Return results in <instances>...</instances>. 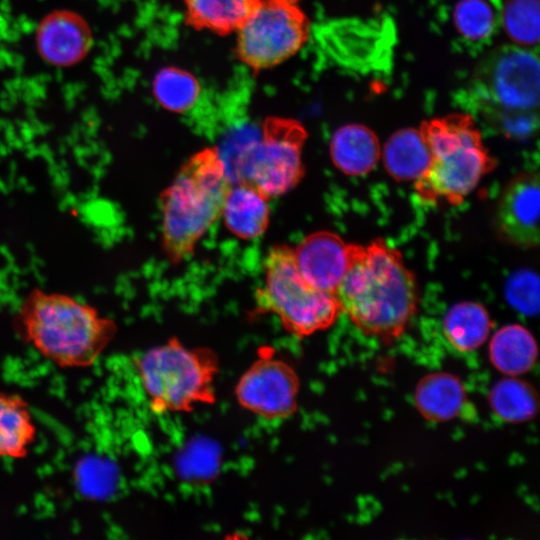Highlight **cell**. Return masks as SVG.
Returning <instances> with one entry per match:
<instances>
[{"mask_svg": "<svg viewBox=\"0 0 540 540\" xmlns=\"http://www.w3.org/2000/svg\"><path fill=\"white\" fill-rule=\"evenodd\" d=\"M258 0H184L188 23L217 34L236 32Z\"/></svg>", "mask_w": 540, "mask_h": 540, "instance_id": "obj_21", "label": "cell"}, {"mask_svg": "<svg viewBox=\"0 0 540 540\" xmlns=\"http://www.w3.org/2000/svg\"><path fill=\"white\" fill-rule=\"evenodd\" d=\"M334 166L348 176L370 173L381 158L376 134L361 124H347L335 131L330 141Z\"/></svg>", "mask_w": 540, "mask_h": 540, "instance_id": "obj_14", "label": "cell"}, {"mask_svg": "<svg viewBox=\"0 0 540 540\" xmlns=\"http://www.w3.org/2000/svg\"><path fill=\"white\" fill-rule=\"evenodd\" d=\"M308 32L307 17L296 2L258 0L235 32L237 55L251 69H269L294 56Z\"/></svg>", "mask_w": 540, "mask_h": 540, "instance_id": "obj_8", "label": "cell"}, {"mask_svg": "<svg viewBox=\"0 0 540 540\" xmlns=\"http://www.w3.org/2000/svg\"><path fill=\"white\" fill-rule=\"evenodd\" d=\"M539 61L537 56L520 47L498 52L485 76V88L501 110V118L532 113L539 101Z\"/></svg>", "mask_w": 540, "mask_h": 540, "instance_id": "obj_10", "label": "cell"}, {"mask_svg": "<svg viewBox=\"0 0 540 540\" xmlns=\"http://www.w3.org/2000/svg\"><path fill=\"white\" fill-rule=\"evenodd\" d=\"M419 130L429 149L430 163L413 183L424 202L459 205L497 166L468 115L431 119Z\"/></svg>", "mask_w": 540, "mask_h": 540, "instance_id": "obj_4", "label": "cell"}, {"mask_svg": "<svg viewBox=\"0 0 540 540\" xmlns=\"http://www.w3.org/2000/svg\"><path fill=\"white\" fill-rule=\"evenodd\" d=\"M36 435L28 402L19 394L0 391V458H25Z\"/></svg>", "mask_w": 540, "mask_h": 540, "instance_id": "obj_16", "label": "cell"}, {"mask_svg": "<svg viewBox=\"0 0 540 540\" xmlns=\"http://www.w3.org/2000/svg\"><path fill=\"white\" fill-rule=\"evenodd\" d=\"M219 357L207 347H188L177 338L152 347L135 359L151 408L157 413L191 412L216 401Z\"/></svg>", "mask_w": 540, "mask_h": 540, "instance_id": "obj_5", "label": "cell"}, {"mask_svg": "<svg viewBox=\"0 0 540 540\" xmlns=\"http://www.w3.org/2000/svg\"><path fill=\"white\" fill-rule=\"evenodd\" d=\"M453 20L460 35L473 42L485 40L495 28V13L486 0H460Z\"/></svg>", "mask_w": 540, "mask_h": 540, "instance_id": "obj_25", "label": "cell"}, {"mask_svg": "<svg viewBox=\"0 0 540 540\" xmlns=\"http://www.w3.org/2000/svg\"><path fill=\"white\" fill-rule=\"evenodd\" d=\"M289 1L297 2V0H289Z\"/></svg>", "mask_w": 540, "mask_h": 540, "instance_id": "obj_27", "label": "cell"}, {"mask_svg": "<svg viewBox=\"0 0 540 540\" xmlns=\"http://www.w3.org/2000/svg\"><path fill=\"white\" fill-rule=\"evenodd\" d=\"M35 39L38 54L55 67H70L79 63L93 44L88 22L70 10L47 14L37 26Z\"/></svg>", "mask_w": 540, "mask_h": 540, "instance_id": "obj_12", "label": "cell"}, {"mask_svg": "<svg viewBox=\"0 0 540 540\" xmlns=\"http://www.w3.org/2000/svg\"><path fill=\"white\" fill-rule=\"evenodd\" d=\"M506 295L515 309L527 315L536 314L539 299L537 275L529 270L518 271L509 279Z\"/></svg>", "mask_w": 540, "mask_h": 540, "instance_id": "obj_26", "label": "cell"}, {"mask_svg": "<svg viewBox=\"0 0 540 540\" xmlns=\"http://www.w3.org/2000/svg\"><path fill=\"white\" fill-rule=\"evenodd\" d=\"M386 172L397 182H414L427 169L430 152L420 130L405 128L392 134L381 149Z\"/></svg>", "mask_w": 540, "mask_h": 540, "instance_id": "obj_18", "label": "cell"}, {"mask_svg": "<svg viewBox=\"0 0 540 540\" xmlns=\"http://www.w3.org/2000/svg\"><path fill=\"white\" fill-rule=\"evenodd\" d=\"M349 263L335 291L342 312L362 333L399 338L418 311L420 289L401 252L382 238L348 244Z\"/></svg>", "mask_w": 540, "mask_h": 540, "instance_id": "obj_1", "label": "cell"}, {"mask_svg": "<svg viewBox=\"0 0 540 540\" xmlns=\"http://www.w3.org/2000/svg\"><path fill=\"white\" fill-rule=\"evenodd\" d=\"M152 91L163 108L183 114L196 106L200 99L201 86L190 72L178 67H165L156 73Z\"/></svg>", "mask_w": 540, "mask_h": 540, "instance_id": "obj_23", "label": "cell"}, {"mask_svg": "<svg viewBox=\"0 0 540 540\" xmlns=\"http://www.w3.org/2000/svg\"><path fill=\"white\" fill-rule=\"evenodd\" d=\"M14 326L42 357L65 369L94 365L117 334V324L94 306L60 292L31 290Z\"/></svg>", "mask_w": 540, "mask_h": 540, "instance_id": "obj_2", "label": "cell"}, {"mask_svg": "<svg viewBox=\"0 0 540 540\" xmlns=\"http://www.w3.org/2000/svg\"><path fill=\"white\" fill-rule=\"evenodd\" d=\"M466 402V391L453 374L431 373L420 380L415 403L423 417L430 421H448L459 415Z\"/></svg>", "mask_w": 540, "mask_h": 540, "instance_id": "obj_17", "label": "cell"}, {"mask_svg": "<svg viewBox=\"0 0 540 540\" xmlns=\"http://www.w3.org/2000/svg\"><path fill=\"white\" fill-rule=\"evenodd\" d=\"M299 389L300 379L293 366L266 350L241 375L235 396L250 413L278 420L297 411Z\"/></svg>", "mask_w": 540, "mask_h": 540, "instance_id": "obj_9", "label": "cell"}, {"mask_svg": "<svg viewBox=\"0 0 540 540\" xmlns=\"http://www.w3.org/2000/svg\"><path fill=\"white\" fill-rule=\"evenodd\" d=\"M537 356L534 336L520 324L502 326L494 333L489 344L492 364L508 376L516 377L530 371Z\"/></svg>", "mask_w": 540, "mask_h": 540, "instance_id": "obj_19", "label": "cell"}, {"mask_svg": "<svg viewBox=\"0 0 540 540\" xmlns=\"http://www.w3.org/2000/svg\"><path fill=\"white\" fill-rule=\"evenodd\" d=\"M268 200L249 185L237 183L231 186L221 214L226 227L242 239L261 236L270 220Z\"/></svg>", "mask_w": 540, "mask_h": 540, "instance_id": "obj_15", "label": "cell"}, {"mask_svg": "<svg viewBox=\"0 0 540 540\" xmlns=\"http://www.w3.org/2000/svg\"><path fill=\"white\" fill-rule=\"evenodd\" d=\"M493 321L488 310L475 301H462L451 306L443 322V334L457 351L478 349L489 337Z\"/></svg>", "mask_w": 540, "mask_h": 540, "instance_id": "obj_20", "label": "cell"}, {"mask_svg": "<svg viewBox=\"0 0 540 540\" xmlns=\"http://www.w3.org/2000/svg\"><path fill=\"white\" fill-rule=\"evenodd\" d=\"M540 188L536 172L516 174L503 189L496 206L494 225L498 236L521 249L539 244Z\"/></svg>", "mask_w": 540, "mask_h": 540, "instance_id": "obj_11", "label": "cell"}, {"mask_svg": "<svg viewBox=\"0 0 540 540\" xmlns=\"http://www.w3.org/2000/svg\"><path fill=\"white\" fill-rule=\"evenodd\" d=\"M489 402L493 412L510 423L529 421L535 417L538 410L535 389L528 382L513 376L494 384Z\"/></svg>", "mask_w": 540, "mask_h": 540, "instance_id": "obj_22", "label": "cell"}, {"mask_svg": "<svg viewBox=\"0 0 540 540\" xmlns=\"http://www.w3.org/2000/svg\"><path fill=\"white\" fill-rule=\"evenodd\" d=\"M306 138V130L295 120L266 119L258 138L247 142L237 156V183L253 187L268 199L295 188L305 174Z\"/></svg>", "mask_w": 540, "mask_h": 540, "instance_id": "obj_7", "label": "cell"}, {"mask_svg": "<svg viewBox=\"0 0 540 540\" xmlns=\"http://www.w3.org/2000/svg\"><path fill=\"white\" fill-rule=\"evenodd\" d=\"M232 186L216 147L192 155L160 195L162 246L170 262L191 256L202 236L219 219Z\"/></svg>", "mask_w": 540, "mask_h": 540, "instance_id": "obj_3", "label": "cell"}, {"mask_svg": "<svg viewBox=\"0 0 540 540\" xmlns=\"http://www.w3.org/2000/svg\"><path fill=\"white\" fill-rule=\"evenodd\" d=\"M348 244L330 231L306 236L294 249L303 278L317 289L335 293L348 268Z\"/></svg>", "mask_w": 540, "mask_h": 540, "instance_id": "obj_13", "label": "cell"}, {"mask_svg": "<svg viewBox=\"0 0 540 540\" xmlns=\"http://www.w3.org/2000/svg\"><path fill=\"white\" fill-rule=\"evenodd\" d=\"M502 23L508 36L522 46L539 41V0H508L502 12Z\"/></svg>", "mask_w": 540, "mask_h": 540, "instance_id": "obj_24", "label": "cell"}, {"mask_svg": "<svg viewBox=\"0 0 540 540\" xmlns=\"http://www.w3.org/2000/svg\"><path fill=\"white\" fill-rule=\"evenodd\" d=\"M263 285L255 293L258 313L276 315L283 328L298 337L331 327L342 312L335 293L310 285L301 275L294 249L272 247L264 262Z\"/></svg>", "mask_w": 540, "mask_h": 540, "instance_id": "obj_6", "label": "cell"}]
</instances>
